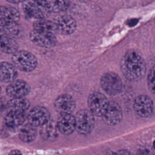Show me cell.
<instances>
[{
  "label": "cell",
  "instance_id": "6da1fadb",
  "mask_svg": "<svg viewBox=\"0 0 155 155\" xmlns=\"http://www.w3.org/2000/svg\"><path fill=\"white\" fill-rule=\"evenodd\" d=\"M120 67L125 78L131 82L142 79L147 70L146 64L142 54L135 49L128 50L125 53L120 59Z\"/></svg>",
  "mask_w": 155,
  "mask_h": 155
},
{
  "label": "cell",
  "instance_id": "7a4b0ae2",
  "mask_svg": "<svg viewBox=\"0 0 155 155\" xmlns=\"http://www.w3.org/2000/svg\"><path fill=\"white\" fill-rule=\"evenodd\" d=\"M22 10L26 16L36 20L47 19L52 12L47 0H25Z\"/></svg>",
  "mask_w": 155,
  "mask_h": 155
},
{
  "label": "cell",
  "instance_id": "3957f363",
  "mask_svg": "<svg viewBox=\"0 0 155 155\" xmlns=\"http://www.w3.org/2000/svg\"><path fill=\"white\" fill-rule=\"evenodd\" d=\"M100 85L103 90L110 96L119 94L123 88V82L120 77L114 71L104 73L101 77Z\"/></svg>",
  "mask_w": 155,
  "mask_h": 155
},
{
  "label": "cell",
  "instance_id": "277c9868",
  "mask_svg": "<svg viewBox=\"0 0 155 155\" xmlns=\"http://www.w3.org/2000/svg\"><path fill=\"white\" fill-rule=\"evenodd\" d=\"M14 66L24 72L33 71L38 65V60L31 53L25 50L15 52L12 58Z\"/></svg>",
  "mask_w": 155,
  "mask_h": 155
},
{
  "label": "cell",
  "instance_id": "5b68a950",
  "mask_svg": "<svg viewBox=\"0 0 155 155\" xmlns=\"http://www.w3.org/2000/svg\"><path fill=\"white\" fill-rule=\"evenodd\" d=\"M76 130L81 134H89L94 128L95 120L94 115L88 110H80L74 116Z\"/></svg>",
  "mask_w": 155,
  "mask_h": 155
},
{
  "label": "cell",
  "instance_id": "8992f818",
  "mask_svg": "<svg viewBox=\"0 0 155 155\" xmlns=\"http://www.w3.org/2000/svg\"><path fill=\"white\" fill-rule=\"evenodd\" d=\"M56 32L62 35H70L74 32L77 27L76 20L67 14H61L57 16L53 21Z\"/></svg>",
  "mask_w": 155,
  "mask_h": 155
},
{
  "label": "cell",
  "instance_id": "52a82bcc",
  "mask_svg": "<svg viewBox=\"0 0 155 155\" xmlns=\"http://www.w3.org/2000/svg\"><path fill=\"white\" fill-rule=\"evenodd\" d=\"M102 117L106 124L110 126L117 125L122 118L120 106L114 101H108Z\"/></svg>",
  "mask_w": 155,
  "mask_h": 155
},
{
  "label": "cell",
  "instance_id": "ba28073f",
  "mask_svg": "<svg viewBox=\"0 0 155 155\" xmlns=\"http://www.w3.org/2000/svg\"><path fill=\"white\" fill-rule=\"evenodd\" d=\"M30 39L35 45L42 48L54 47L57 42L55 34L33 30L30 33Z\"/></svg>",
  "mask_w": 155,
  "mask_h": 155
},
{
  "label": "cell",
  "instance_id": "9c48e42d",
  "mask_svg": "<svg viewBox=\"0 0 155 155\" xmlns=\"http://www.w3.org/2000/svg\"><path fill=\"white\" fill-rule=\"evenodd\" d=\"M133 108L137 115L142 117L151 116L154 110V104L151 98L145 94H140L136 97Z\"/></svg>",
  "mask_w": 155,
  "mask_h": 155
},
{
  "label": "cell",
  "instance_id": "30bf717a",
  "mask_svg": "<svg viewBox=\"0 0 155 155\" xmlns=\"http://www.w3.org/2000/svg\"><path fill=\"white\" fill-rule=\"evenodd\" d=\"M108 102L104 94L97 91L91 93L87 99L90 111L94 116L97 117L102 116Z\"/></svg>",
  "mask_w": 155,
  "mask_h": 155
},
{
  "label": "cell",
  "instance_id": "8fae6325",
  "mask_svg": "<svg viewBox=\"0 0 155 155\" xmlns=\"http://www.w3.org/2000/svg\"><path fill=\"white\" fill-rule=\"evenodd\" d=\"M27 119L28 124L35 127L41 126L50 119V112L44 107L36 106L29 111Z\"/></svg>",
  "mask_w": 155,
  "mask_h": 155
},
{
  "label": "cell",
  "instance_id": "7c38bea8",
  "mask_svg": "<svg viewBox=\"0 0 155 155\" xmlns=\"http://www.w3.org/2000/svg\"><path fill=\"white\" fill-rule=\"evenodd\" d=\"M54 107L61 115L71 114L76 108V102L71 96L67 94H61L55 99Z\"/></svg>",
  "mask_w": 155,
  "mask_h": 155
},
{
  "label": "cell",
  "instance_id": "4fadbf2b",
  "mask_svg": "<svg viewBox=\"0 0 155 155\" xmlns=\"http://www.w3.org/2000/svg\"><path fill=\"white\" fill-rule=\"evenodd\" d=\"M30 91V86L25 81L21 79L14 80L6 88L7 94L12 98L24 97Z\"/></svg>",
  "mask_w": 155,
  "mask_h": 155
},
{
  "label": "cell",
  "instance_id": "5bb4252c",
  "mask_svg": "<svg viewBox=\"0 0 155 155\" xmlns=\"http://www.w3.org/2000/svg\"><path fill=\"white\" fill-rule=\"evenodd\" d=\"M0 31L3 35L15 39L22 36L23 30L17 22L0 19Z\"/></svg>",
  "mask_w": 155,
  "mask_h": 155
},
{
  "label": "cell",
  "instance_id": "9a60e30c",
  "mask_svg": "<svg viewBox=\"0 0 155 155\" xmlns=\"http://www.w3.org/2000/svg\"><path fill=\"white\" fill-rule=\"evenodd\" d=\"M58 130L62 134L69 135L76 129L74 116L71 114H61L56 122Z\"/></svg>",
  "mask_w": 155,
  "mask_h": 155
},
{
  "label": "cell",
  "instance_id": "2e32d148",
  "mask_svg": "<svg viewBox=\"0 0 155 155\" xmlns=\"http://www.w3.org/2000/svg\"><path fill=\"white\" fill-rule=\"evenodd\" d=\"M40 135L45 140L53 141L56 139L58 137V130L56 122L50 119L47 122L41 125Z\"/></svg>",
  "mask_w": 155,
  "mask_h": 155
},
{
  "label": "cell",
  "instance_id": "e0dca14e",
  "mask_svg": "<svg viewBox=\"0 0 155 155\" xmlns=\"http://www.w3.org/2000/svg\"><path fill=\"white\" fill-rule=\"evenodd\" d=\"M18 75L16 68L13 64L8 62L0 63V81L5 82H12L16 79Z\"/></svg>",
  "mask_w": 155,
  "mask_h": 155
},
{
  "label": "cell",
  "instance_id": "ac0fdd59",
  "mask_svg": "<svg viewBox=\"0 0 155 155\" xmlns=\"http://www.w3.org/2000/svg\"><path fill=\"white\" fill-rule=\"evenodd\" d=\"M19 48L15 39L4 35H0V51L7 54H14Z\"/></svg>",
  "mask_w": 155,
  "mask_h": 155
},
{
  "label": "cell",
  "instance_id": "d6986e66",
  "mask_svg": "<svg viewBox=\"0 0 155 155\" xmlns=\"http://www.w3.org/2000/svg\"><path fill=\"white\" fill-rule=\"evenodd\" d=\"M29 107L30 102L26 98H12L7 102L6 108L8 111L25 113Z\"/></svg>",
  "mask_w": 155,
  "mask_h": 155
},
{
  "label": "cell",
  "instance_id": "ffe728a7",
  "mask_svg": "<svg viewBox=\"0 0 155 155\" xmlns=\"http://www.w3.org/2000/svg\"><path fill=\"white\" fill-rule=\"evenodd\" d=\"M25 118V113L8 111L4 118V122L7 127L14 128L21 125L24 122Z\"/></svg>",
  "mask_w": 155,
  "mask_h": 155
},
{
  "label": "cell",
  "instance_id": "44dd1931",
  "mask_svg": "<svg viewBox=\"0 0 155 155\" xmlns=\"http://www.w3.org/2000/svg\"><path fill=\"white\" fill-rule=\"evenodd\" d=\"M0 19L18 22L20 13L18 9L10 5H0Z\"/></svg>",
  "mask_w": 155,
  "mask_h": 155
},
{
  "label": "cell",
  "instance_id": "7402d4cb",
  "mask_svg": "<svg viewBox=\"0 0 155 155\" xmlns=\"http://www.w3.org/2000/svg\"><path fill=\"white\" fill-rule=\"evenodd\" d=\"M37 136V130L35 127L28 124L23 126L19 133V139L25 143L33 141Z\"/></svg>",
  "mask_w": 155,
  "mask_h": 155
},
{
  "label": "cell",
  "instance_id": "603a6c76",
  "mask_svg": "<svg viewBox=\"0 0 155 155\" xmlns=\"http://www.w3.org/2000/svg\"><path fill=\"white\" fill-rule=\"evenodd\" d=\"M33 30L45 32L55 33L56 32L55 24L53 21L47 19L36 20L33 24Z\"/></svg>",
  "mask_w": 155,
  "mask_h": 155
},
{
  "label": "cell",
  "instance_id": "cb8c5ba5",
  "mask_svg": "<svg viewBox=\"0 0 155 155\" xmlns=\"http://www.w3.org/2000/svg\"><path fill=\"white\" fill-rule=\"evenodd\" d=\"M52 12L61 13L65 12L70 7V0H47Z\"/></svg>",
  "mask_w": 155,
  "mask_h": 155
},
{
  "label": "cell",
  "instance_id": "d4e9b609",
  "mask_svg": "<svg viewBox=\"0 0 155 155\" xmlns=\"http://www.w3.org/2000/svg\"><path fill=\"white\" fill-rule=\"evenodd\" d=\"M154 67L153 66L149 70L147 74V85L149 90L154 94Z\"/></svg>",
  "mask_w": 155,
  "mask_h": 155
},
{
  "label": "cell",
  "instance_id": "484cf974",
  "mask_svg": "<svg viewBox=\"0 0 155 155\" xmlns=\"http://www.w3.org/2000/svg\"><path fill=\"white\" fill-rule=\"evenodd\" d=\"M137 155H154L149 150L146 149H140L138 151Z\"/></svg>",
  "mask_w": 155,
  "mask_h": 155
},
{
  "label": "cell",
  "instance_id": "4316f807",
  "mask_svg": "<svg viewBox=\"0 0 155 155\" xmlns=\"http://www.w3.org/2000/svg\"><path fill=\"white\" fill-rule=\"evenodd\" d=\"M116 155H133L129 151L126 150H120L117 153H115Z\"/></svg>",
  "mask_w": 155,
  "mask_h": 155
},
{
  "label": "cell",
  "instance_id": "83f0119b",
  "mask_svg": "<svg viewBox=\"0 0 155 155\" xmlns=\"http://www.w3.org/2000/svg\"><path fill=\"white\" fill-rule=\"evenodd\" d=\"M8 155H22V153L19 150H13L10 152Z\"/></svg>",
  "mask_w": 155,
  "mask_h": 155
},
{
  "label": "cell",
  "instance_id": "f1b7e54d",
  "mask_svg": "<svg viewBox=\"0 0 155 155\" xmlns=\"http://www.w3.org/2000/svg\"><path fill=\"white\" fill-rule=\"evenodd\" d=\"M8 2L12 3V4H19V3H22L25 0H5Z\"/></svg>",
  "mask_w": 155,
  "mask_h": 155
},
{
  "label": "cell",
  "instance_id": "f546056e",
  "mask_svg": "<svg viewBox=\"0 0 155 155\" xmlns=\"http://www.w3.org/2000/svg\"><path fill=\"white\" fill-rule=\"evenodd\" d=\"M4 108V105H3V103L1 101H0V113L2 112V110Z\"/></svg>",
  "mask_w": 155,
  "mask_h": 155
},
{
  "label": "cell",
  "instance_id": "4dcf8cb0",
  "mask_svg": "<svg viewBox=\"0 0 155 155\" xmlns=\"http://www.w3.org/2000/svg\"><path fill=\"white\" fill-rule=\"evenodd\" d=\"M105 155H116V154H115V153L110 151V152H108V153H107Z\"/></svg>",
  "mask_w": 155,
  "mask_h": 155
},
{
  "label": "cell",
  "instance_id": "1f68e13d",
  "mask_svg": "<svg viewBox=\"0 0 155 155\" xmlns=\"http://www.w3.org/2000/svg\"><path fill=\"white\" fill-rule=\"evenodd\" d=\"M1 87H0V93H1Z\"/></svg>",
  "mask_w": 155,
  "mask_h": 155
}]
</instances>
